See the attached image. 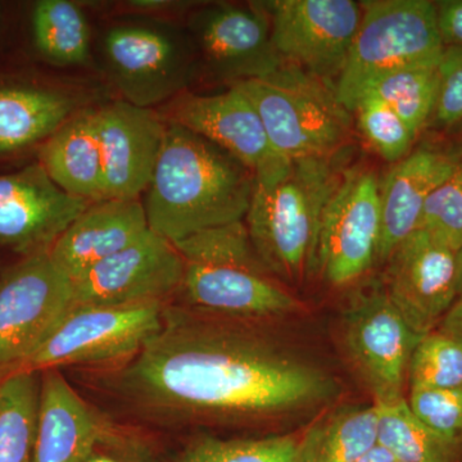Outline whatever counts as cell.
I'll list each match as a JSON object with an SVG mask.
<instances>
[{
  "instance_id": "1",
  "label": "cell",
  "mask_w": 462,
  "mask_h": 462,
  "mask_svg": "<svg viewBox=\"0 0 462 462\" xmlns=\"http://www.w3.org/2000/svg\"><path fill=\"white\" fill-rule=\"evenodd\" d=\"M116 379L145 411L215 424L289 418L338 392L321 367L260 334L167 306L160 330Z\"/></svg>"
},
{
  "instance_id": "2",
  "label": "cell",
  "mask_w": 462,
  "mask_h": 462,
  "mask_svg": "<svg viewBox=\"0 0 462 462\" xmlns=\"http://www.w3.org/2000/svg\"><path fill=\"white\" fill-rule=\"evenodd\" d=\"M254 173L199 134L167 124L147 197L149 229L171 243L245 221Z\"/></svg>"
},
{
  "instance_id": "3",
  "label": "cell",
  "mask_w": 462,
  "mask_h": 462,
  "mask_svg": "<svg viewBox=\"0 0 462 462\" xmlns=\"http://www.w3.org/2000/svg\"><path fill=\"white\" fill-rule=\"evenodd\" d=\"M336 157H276L254 172L245 223L258 256L287 287L318 272L322 215L343 176Z\"/></svg>"
},
{
  "instance_id": "4",
  "label": "cell",
  "mask_w": 462,
  "mask_h": 462,
  "mask_svg": "<svg viewBox=\"0 0 462 462\" xmlns=\"http://www.w3.org/2000/svg\"><path fill=\"white\" fill-rule=\"evenodd\" d=\"M173 245L184 261L179 291L193 312L248 322L285 318L302 309L258 256L245 221L199 231Z\"/></svg>"
},
{
  "instance_id": "5",
  "label": "cell",
  "mask_w": 462,
  "mask_h": 462,
  "mask_svg": "<svg viewBox=\"0 0 462 462\" xmlns=\"http://www.w3.org/2000/svg\"><path fill=\"white\" fill-rule=\"evenodd\" d=\"M254 103L276 156L328 157L351 136V112L334 85L284 63L263 79L234 84Z\"/></svg>"
},
{
  "instance_id": "6",
  "label": "cell",
  "mask_w": 462,
  "mask_h": 462,
  "mask_svg": "<svg viewBox=\"0 0 462 462\" xmlns=\"http://www.w3.org/2000/svg\"><path fill=\"white\" fill-rule=\"evenodd\" d=\"M361 7L360 26L334 84L337 98L349 112L374 81L409 67L438 66L446 50L436 3L372 0Z\"/></svg>"
},
{
  "instance_id": "7",
  "label": "cell",
  "mask_w": 462,
  "mask_h": 462,
  "mask_svg": "<svg viewBox=\"0 0 462 462\" xmlns=\"http://www.w3.org/2000/svg\"><path fill=\"white\" fill-rule=\"evenodd\" d=\"M103 53L125 102L153 108L180 96L196 74V48L179 30L156 21L109 27Z\"/></svg>"
},
{
  "instance_id": "8",
  "label": "cell",
  "mask_w": 462,
  "mask_h": 462,
  "mask_svg": "<svg viewBox=\"0 0 462 462\" xmlns=\"http://www.w3.org/2000/svg\"><path fill=\"white\" fill-rule=\"evenodd\" d=\"M166 303L74 306L18 372L132 360L162 325ZM17 373V372H16Z\"/></svg>"
},
{
  "instance_id": "9",
  "label": "cell",
  "mask_w": 462,
  "mask_h": 462,
  "mask_svg": "<svg viewBox=\"0 0 462 462\" xmlns=\"http://www.w3.org/2000/svg\"><path fill=\"white\" fill-rule=\"evenodd\" d=\"M71 279L50 251L29 254L0 279V379L18 372L72 309Z\"/></svg>"
},
{
  "instance_id": "10",
  "label": "cell",
  "mask_w": 462,
  "mask_h": 462,
  "mask_svg": "<svg viewBox=\"0 0 462 462\" xmlns=\"http://www.w3.org/2000/svg\"><path fill=\"white\" fill-rule=\"evenodd\" d=\"M260 5L269 17L273 48L284 63L336 84L360 26L361 3L272 0Z\"/></svg>"
},
{
  "instance_id": "11",
  "label": "cell",
  "mask_w": 462,
  "mask_h": 462,
  "mask_svg": "<svg viewBox=\"0 0 462 462\" xmlns=\"http://www.w3.org/2000/svg\"><path fill=\"white\" fill-rule=\"evenodd\" d=\"M342 333L349 361L375 402L404 398L410 363L422 337L404 321L383 284L356 298L343 316Z\"/></svg>"
},
{
  "instance_id": "12",
  "label": "cell",
  "mask_w": 462,
  "mask_h": 462,
  "mask_svg": "<svg viewBox=\"0 0 462 462\" xmlns=\"http://www.w3.org/2000/svg\"><path fill=\"white\" fill-rule=\"evenodd\" d=\"M380 182L369 169L346 170L322 215L318 272L342 288L363 278L378 261Z\"/></svg>"
},
{
  "instance_id": "13",
  "label": "cell",
  "mask_w": 462,
  "mask_h": 462,
  "mask_svg": "<svg viewBox=\"0 0 462 462\" xmlns=\"http://www.w3.org/2000/svg\"><path fill=\"white\" fill-rule=\"evenodd\" d=\"M184 261L178 249L149 229L130 247L72 279V303L108 307L166 303L180 291Z\"/></svg>"
},
{
  "instance_id": "14",
  "label": "cell",
  "mask_w": 462,
  "mask_h": 462,
  "mask_svg": "<svg viewBox=\"0 0 462 462\" xmlns=\"http://www.w3.org/2000/svg\"><path fill=\"white\" fill-rule=\"evenodd\" d=\"M189 30L208 71L231 85L266 78L284 65L260 2L207 5L190 17Z\"/></svg>"
},
{
  "instance_id": "15",
  "label": "cell",
  "mask_w": 462,
  "mask_h": 462,
  "mask_svg": "<svg viewBox=\"0 0 462 462\" xmlns=\"http://www.w3.org/2000/svg\"><path fill=\"white\" fill-rule=\"evenodd\" d=\"M384 264L383 287L404 321L421 337L436 330L458 297L457 252L418 229Z\"/></svg>"
},
{
  "instance_id": "16",
  "label": "cell",
  "mask_w": 462,
  "mask_h": 462,
  "mask_svg": "<svg viewBox=\"0 0 462 462\" xmlns=\"http://www.w3.org/2000/svg\"><path fill=\"white\" fill-rule=\"evenodd\" d=\"M89 205L60 189L41 163L0 176V245L26 256L50 251Z\"/></svg>"
},
{
  "instance_id": "17",
  "label": "cell",
  "mask_w": 462,
  "mask_h": 462,
  "mask_svg": "<svg viewBox=\"0 0 462 462\" xmlns=\"http://www.w3.org/2000/svg\"><path fill=\"white\" fill-rule=\"evenodd\" d=\"M96 115L106 199H139L165 141V118L125 100L103 106Z\"/></svg>"
},
{
  "instance_id": "18",
  "label": "cell",
  "mask_w": 462,
  "mask_h": 462,
  "mask_svg": "<svg viewBox=\"0 0 462 462\" xmlns=\"http://www.w3.org/2000/svg\"><path fill=\"white\" fill-rule=\"evenodd\" d=\"M167 124L199 134L256 172L276 156L251 99L236 85L218 94H180L167 106Z\"/></svg>"
},
{
  "instance_id": "19",
  "label": "cell",
  "mask_w": 462,
  "mask_h": 462,
  "mask_svg": "<svg viewBox=\"0 0 462 462\" xmlns=\"http://www.w3.org/2000/svg\"><path fill=\"white\" fill-rule=\"evenodd\" d=\"M148 231L147 215L141 200H100L90 203L72 221L51 245L50 254L72 281L130 247Z\"/></svg>"
},
{
  "instance_id": "20",
  "label": "cell",
  "mask_w": 462,
  "mask_h": 462,
  "mask_svg": "<svg viewBox=\"0 0 462 462\" xmlns=\"http://www.w3.org/2000/svg\"><path fill=\"white\" fill-rule=\"evenodd\" d=\"M442 149L421 147L407 154L380 185L378 261L384 264L394 249L420 229L425 203L457 162Z\"/></svg>"
},
{
  "instance_id": "21",
  "label": "cell",
  "mask_w": 462,
  "mask_h": 462,
  "mask_svg": "<svg viewBox=\"0 0 462 462\" xmlns=\"http://www.w3.org/2000/svg\"><path fill=\"white\" fill-rule=\"evenodd\" d=\"M108 422L58 369L44 370L32 462H84Z\"/></svg>"
},
{
  "instance_id": "22",
  "label": "cell",
  "mask_w": 462,
  "mask_h": 462,
  "mask_svg": "<svg viewBox=\"0 0 462 462\" xmlns=\"http://www.w3.org/2000/svg\"><path fill=\"white\" fill-rule=\"evenodd\" d=\"M41 165L69 196L90 203L106 199L96 109L76 112L47 139Z\"/></svg>"
},
{
  "instance_id": "23",
  "label": "cell",
  "mask_w": 462,
  "mask_h": 462,
  "mask_svg": "<svg viewBox=\"0 0 462 462\" xmlns=\"http://www.w3.org/2000/svg\"><path fill=\"white\" fill-rule=\"evenodd\" d=\"M65 91L38 87L0 88V153L48 139L78 111Z\"/></svg>"
},
{
  "instance_id": "24",
  "label": "cell",
  "mask_w": 462,
  "mask_h": 462,
  "mask_svg": "<svg viewBox=\"0 0 462 462\" xmlns=\"http://www.w3.org/2000/svg\"><path fill=\"white\" fill-rule=\"evenodd\" d=\"M378 446V412L370 406L334 410L300 433V462H358Z\"/></svg>"
},
{
  "instance_id": "25",
  "label": "cell",
  "mask_w": 462,
  "mask_h": 462,
  "mask_svg": "<svg viewBox=\"0 0 462 462\" xmlns=\"http://www.w3.org/2000/svg\"><path fill=\"white\" fill-rule=\"evenodd\" d=\"M374 403L378 412V445L394 460L462 462V447L440 437L416 418L406 397Z\"/></svg>"
},
{
  "instance_id": "26",
  "label": "cell",
  "mask_w": 462,
  "mask_h": 462,
  "mask_svg": "<svg viewBox=\"0 0 462 462\" xmlns=\"http://www.w3.org/2000/svg\"><path fill=\"white\" fill-rule=\"evenodd\" d=\"M41 373L0 379V462H32Z\"/></svg>"
},
{
  "instance_id": "27",
  "label": "cell",
  "mask_w": 462,
  "mask_h": 462,
  "mask_svg": "<svg viewBox=\"0 0 462 462\" xmlns=\"http://www.w3.org/2000/svg\"><path fill=\"white\" fill-rule=\"evenodd\" d=\"M36 50L60 66L83 65L90 53V27L84 12L69 0H42L33 7Z\"/></svg>"
},
{
  "instance_id": "28",
  "label": "cell",
  "mask_w": 462,
  "mask_h": 462,
  "mask_svg": "<svg viewBox=\"0 0 462 462\" xmlns=\"http://www.w3.org/2000/svg\"><path fill=\"white\" fill-rule=\"evenodd\" d=\"M300 434L254 438H193L176 452L172 462H300Z\"/></svg>"
},
{
  "instance_id": "29",
  "label": "cell",
  "mask_w": 462,
  "mask_h": 462,
  "mask_svg": "<svg viewBox=\"0 0 462 462\" xmlns=\"http://www.w3.org/2000/svg\"><path fill=\"white\" fill-rule=\"evenodd\" d=\"M438 87V66L409 67L374 81L363 96L373 94L378 97L418 136L433 117Z\"/></svg>"
},
{
  "instance_id": "30",
  "label": "cell",
  "mask_w": 462,
  "mask_h": 462,
  "mask_svg": "<svg viewBox=\"0 0 462 462\" xmlns=\"http://www.w3.org/2000/svg\"><path fill=\"white\" fill-rule=\"evenodd\" d=\"M409 388H462V342L433 330L422 337L409 367Z\"/></svg>"
},
{
  "instance_id": "31",
  "label": "cell",
  "mask_w": 462,
  "mask_h": 462,
  "mask_svg": "<svg viewBox=\"0 0 462 462\" xmlns=\"http://www.w3.org/2000/svg\"><path fill=\"white\" fill-rule=\"evenodd\" d=\"M358 126L379 156L400 162L410 153L416 135L388 105L373 94H365L354 109Z\"/></svg>"
},
{
  "instance_id": "32",
  "label": "cell",
  "mask_w": 462,
  "mask_h": 462,
  "mask_svg": "<svg viewBox=\"0 0 462 462\" xmlns=\"http://www.w3.org/2000/svg\"><path fill=\"white\" fill-rule=\"evenodd\" d=\"M420 229L430 231L456 252L462 248V157L431 191L422 211Z\"/></svg>"
},
{
  "instance_id": "33",
  "label": "cell",
  "mask_w": 462,
  "mask_h": 462,
  "mask_svg": "<svg viewBox=\"0 0 462 462\" xmlns=\"http://www.w3.org/2000/svg\"><path fill=\"white\" fill-rule=\"evenodd\" d=\"M407 402L431 430L462 447V388H410Z\"/></svg>"
},
{
  "instance_id": "34",
  "label": "cell",
  "mask_w": 462,
  "mask_h": 462,
  "mask_svg": "<svg viewBox=\"0 0 462 462\" xmlns=\"http://www.w3.org/2000/svg\"><path fill=\"white\" fill-rule=\"evenodd\" d=\"M84 462H165L147 438L109 421ZM171 462V461H170Z\"/></svg>"
},
{
  "instance_id": "35",
  "label": "cell",
  "mask_w": 462,
  "mask_h": 462,
  "mask_svg": "<svg viewBox=\"0 0 462 462\" xmlns=\"http://www.w3.org/2000/svg\"><path fill=\"white\" fill-rule=\"evenodd\" d=\"M439 87L431 120L442 127L462 124V47H446L438 65Z\"/></svg>"
},
{
  "instance_id": "36",
  "label": "cell",
  "mask_w": 462,
  "mask_h": 462,
  "mask_svg": "<svg viewBox=\"0 0 462 462\" xmlns=\"http://www.w3.org/2000/svg\"><path fill=\"white\" fill-rule=\"evenodd\" d=\"M438 29L446 47H462V0L436 3Z\"/></svg>"
},
{
  "instance_id": "37",
  "label": "cell",
  "mask_w": 462,
  "mask_h": 462,
  "mask_svg": "<svg viewBox=\"0 0 462 462\" xmlns=\"http://www.w3.org/2000/svg\"><path fill=\"white\" fill-rule=\"evenodd\" d=\"M436 330L462 342V294L443 316Z\"/></svg>"
},
{
  "instance_id": "38",
  "label": "cell",
  "mask_w": 462,
  "mask_h": 462,
  "mask_svg": "<svg viewBox=\"0 0 462 462\" xmlns=\"http://www.w3.org/2000/svg\"><path fill=\"white\" fill-rule=\"evenodd\" d=\"M126 7L138 11L139 14H158V12L173 11V9L182 8L185 3L176 2H156V0H139V2H129Z\"/></svg>"
},
{
  "instance_id": "39",
  "label": "cell",
  "mask_w": 462,
  "mask_h": 462,
  "mask_svg": "<svg viewBox=\"0 0 462 462\" xmlns=\"http://www.w3.org/2000/svg\"><path fill=\"white\" fill-rule=\"evenodd\" d=\"M394 458L379 445L358 462H393Z\"/></svg>"
},
{
  "instance_id": "40",
  "label": "cell",
  "mask_w": 462,
  "mask_h": 462,
  "mask_svg": "<svg viewBox=\"0 0 462 462\" xmlns=\"http://www.w3.org/2000/svg\"><path fill=\"white\" fill-rule=\"evenodd\" d=\"M457 291L458 296L462 294V248L457 252Z\"/></svg>"
},
{
  "instance_id": "41",
  "label": "cell",
  "mask_w": 462,
  "mask_h": 462,
  "mask_svg": "<svg viewBox=\"0 0 462 462\" xmlns=\"http://www.w3.org/2000/svg\"><path fill=\"white\" fill-rule=\"evenodd\" d=\"M393 462H403V461H396V460H394Z\"/></svg>"
}]
</instances>
